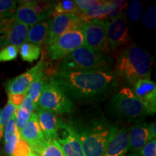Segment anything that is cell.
Returning a JSON list of instances; mask_svg holds the SVG:
<instances>
[{"label":"cell","mask_w":156,"mask_h":156,"mask_svg":"<svg viewBox=\"0 0 156 156\" xmlns=\"http://www.w3.org/2000/svg\"><path fill=\"white\" fill-rule=\"evenodd\" d=\"M20 138L28 142L33 151L46 141L38 122L36 113H33L28 123L20 132Z\"/></svg>","instance_id":"9a60e30c"},{"label":"cell","mask_w":156,"mask_h":156,"mask_svg":"<svg viewBox=\"0 0 156 156\" xmlns=\"http://www.w3.org/2000/svg\"><path fill=\"white\" fill-rule=\"evenodd\" d=\"M16 4L12 0H0V20L7 18L14 14Z\"/></svg>","instance_id":"f1b7e54d"},{"label":"cell","mask_w":156,"mask_h":156,"mask_svg":"<svg viewBox=\"0 0 156 156\" xmlns=\"http://www.w3.org/2000/svg\"><path fill=\"white\" fill-rule=\"evenodd\" d=\"M138 156H156V140H150L138 153Z\"/></svg>","instance_id":"d6a6232c"},{"label":"cell","mask_w":156,"mask_h":156,"mask_svg":"<svg viewBox=\"0 0 156 156\" xmlns=\"http://www.w3.org/2000/svg\"><path fill=\"white\" fill-rule=\"evenodd\" d=\"M15 20L20 23L33 26L37 23L48 20V17L39 13L36 9L32 5L31 2H21L20 5L17 7L14 14L12 15Z\"/></svg>","instance_id":"e0dca14e"},{"label":"cell","mask_w":156,"mask_h":156,"mask_svg":"<svg viewBox=\"0 0 156 156\" xmlns=\"http://www.w3.org/2000/svg\"><path fill=\"white\" fill-rule=\"evenodd\" d=\"M1 112H2V111H1V108H0V114H1Z\"/></svg>","instance_id":"f35d334b"},{"label":"cell","mask_w":156,"mask_h":156,"mask_svg":"<svg viewBox=\"0 0 156 156\" xmlns=\"http://www.w3.org/2000/svg\"><path fill=\"white\" fill-rule=\"evenodd\" d=\"M138 153H132V154H129V155H126V156H138Z\"/></svg>","instance_id":"74e56055"},{"label":"cell","mask_w":156,"mask_h":156,"mask_svg":"<svg viewBox=\"0 0 156 156\" xmlns=\"http://www.w3.org/2000/svg\"><path fill=\"white\" fill-rule=\"evenodd\" d=\"M56 140L65 156H85L77 134L70 124L62 120L56 132Z\"/></svg>","instance_id":"8fae6325"},{"label":"cell","mask_w":156,"mask_h":156,"mask_svg":"<svg viewBox=\"0 0 156 156\" xmlns=\"http://www.w3.org/2000/svg\"><path fill=\"white\" fill-rule=\"evenodd\" d=\"M142 4L138 0H134L128 4L126 16L132 22H136L141 16Z\"/></svg>","instance_id":"83f0119b"},{"label":"cell","mask_w":156,"mask_h":156,"mask_svg":"<svg viewBox=\"0 0 156 156\" xmlns=\"http://www.w3.org/2000/svg\"><path fill=\"white\" fill-rule=\"evenodd\" d=\"M151 60L140 46L131 45L124 48L117 56L114 73L119 80L133 85L140 80L150 79Z\"/></svg>","instance_id":"3957f363"},{"label":"cell","mask_w":156,"mask_h":156,"mask_svg":"<svg viewBox=\"0 0 156 156\" xmlns=\"http://www.w3.org/2000/svg\"><path fill=\"white\" fill-rule=\"evenodd\" d=\"M50 80L73 102L101 100L119 86V80L113 70L58 69Z\"/></svg>","instance_id":"6da1fadb"},{"label":"cell","mask_w":156,"mask_h":156,"mask_svg":"<svg viewBox=\"0 0 156 156\" xmlns=\"http://www.w3.org/2000/svg\"><path fill=\"white\" fill-rule=\"evenodd\" d=\"M44 68V59L42 56L38 63L20 75L9 80L6 84L7 94L27 95L31 83L41 70Z\"/></svg>","instance_id":"4fadbf2b"},{"label":"cell","mask_w":156,"mask_h":156,"mask_svg":"<svg viewBox=\"0 0 156 156\" xmlns=\"http://www.w3.org/2000/svg\"><path fill=\"white\" fill-rule=\"evenodd\" d=\"M108 108L111 114L117 118L130 122L148 116L145 108L129 87H123L115 93L109 101Z\"/></svg>","instance_id":"5b68a950"},{"label":"cell","mask_w":156,"mask_h":156,"mask_svg":"<svg viewBox=\"0 0 156 156\" xmlns=\"http://www.w3.org/2000/svg\"><path fill=\"white\" fill-rule=\"evenodd\" d=\"M17 129L16 126V121H15V116L13 115L9 119L7 124H6L5 131H4V137H5V142H6L13 135Z\"/></svg>","instance_id":"e575fe53"},{"label":"cell","mask_w":156,"mask_h":156,"mask_svg":"<svg viewBox=\"0 0 156 156\" xmlns=\"http://www.w3.org/2000/svg\"><path fill=\"white\" fill-rule=\"evenodd\" d=\"M17 107L8 101L7 105L3 108L0 114V139L4 135V131L7 122L13 115H15L17 110Z\"/></svg>","instance_id":"484cf974"},{"label":"cell","mask_w":156,"mask_h":156,"mask_svg":"<svg viewBox=\"0 0 156 156\" xmlns=\"http://www.w3.org/2000/svg\"><path fill=\"white\" fill-rule=\"evenodd\" d=\"M79 28L83 36L85 46L101 53H109L106 36V20H95L84 22Z\"/></svg>","instance_id":"52a82bcc"},{"label":"cell","mask_w":156,"mask_h":156,"mask_svg":"<svg viewBox=\"0 0 156 156\" xmlns=\"http://www.w3.org/2000/svg\"><path fill=\"white\" fill-rule=\"evenodd\" d=\"M19 48L20 56L23 61L33 62L38 60L41 55V46L30 43L25 42Z\"/></svg>","instance_id":"cb8c5ba5"},{"label":"cell","mask_w":156,"mask_h":156,"mask_svg":"<svg viewBox=\"0 0 156 156\" xmlns=\"http://www.w3.org/2000/svg\"><path fill=\"white\" fill-rule=\"evenodd\" d=\"M35 154H36V153H35Z\"/></svg>","instance_id":"60d3db41"},{"label":"cell","mask_w":156,"mask_h":156,"mask_svg":"<svg viewBox=\"0 0 156 156\" xmlns=\"http://www.w3.org/2000/svg\"><path fill=\"white\" fill-rule=\"evenodd\" d=\"M51 18L33 25L29 28L26 42L41 46L46 44L49 32Z\"/></svg>","instance_id":"ffe728a7"},{"label":"cell","mask_w":156,"mask_h":156,"mask_svg":"<svg viewBox=\"0 0 156 156\" xmlns=\"http://www.w3.org/2000/svg\"><path fill=\"white\" fill-rule=\"evenodd\" d=\"M27 95H23V94H16V95H8V101H9L12 104H13L17 108L20 106L22 104L23 101H24L25 96Z\"/></svg>","instance_id":"d590c367"},{"label":"cell","mask_w":156,"mask_h":156,"mask_svg":"<svg viewBox=\"0 0 156 156\" xmlns=\"http://www.w3.org/2000/svg\"><path fill=\"white\" fill-rule=\"evenodd\" d=\"M28 30V25L12 17L0 20V49L9 45L20 47L26 42Z\"/></svg>","instance_id":"9c48e42d"},{"label":"cell","mask_w":156,"mask_h":156,"mask_svg":"<svg viewBox=\"0 0 156 156\" xmlns=\"http://www.w3.org/2000/svg\"><path fill=\"white\" fill-rule=\"evenodd\" d=\"M70 126L77 134L85 156H103L118 129L101 114L90 116L84 120L75 119Z\"/></svg>","instance_id":"7a4b0ae2"},{"label":"cell","mask_w":156,"mask_h":156,"mask_svg":"<svg viewBox=\"0 0 156 156\" xmlns=\"http://www.w3.org/2000/svg\"><path fill=\"white\" fill-rule=\"evenodd\" d=\"M84 46V38L80 28L58 36L46 46L47 55L51 60H62L76 48Z\"/></svg>","instance_id":"ba28073f"},{"label":"cell","mask_w":156,"mask_h":156,"mask_svg":"<svg viewBox=\"0 0 156 156\" xmlns=\"http://www.w3.org/2000/svg\"><path fill=\"white\" fill-rule=\"evenodd\" d=\"M62 14H74L80 15V12L77 9L75 1L72 0H62L55 4L52 15Z\"/></svg>","instance_id":"d4e9b609"},{"label":"cell","mask_w":156,"mask_h":156,"mask_svg":"<svg viewBox=\"0 0 156 156\" xmlns=\"http://www.w3.org/2000/svg\"><path fill=\"white\" fill-rule=\"evenodd\" d=\"M19 48L15 46H5L0 50V62H9L15 59L18 56Z\"/></svg>","instance_id":"f546056e"},{"label":"cell","mask_w":156,"mask_h":156,"mask_svg":"<svg viewBox=\"0 0 156 156\" xmlns=\"http://www.w3.org/2000/svg\"><path fill=\"white\" fill-rule=\"evenodd\" d=\"M36 110L39 126L45 140H55L56 132L61 120L58 118L56 114L50 111L39 108Z\"/></svg>","instance_id":"2e32d148"},{"label":"cell","mask_w":156,"mask_h":156,"mask_svg":"<svg viewBox=\"0 0 156 156\" xmlns=\"http://www.w3.org/2000/svg\"><path fill=\"white\" fill-rule=\"evenodd\" d=\"M83 21L79 15L74 14H62L54 15L51 18V23L48 36L46 45L54 41L58 36L70 30L80 28Z\"/></svg>","instance_id":"7c38bea8"},{"label":"cell","mask_w":156,"mask_h":156,"mask_svg":"<svg viewBox=\"0 0 156 156\" xmlns=\"http://www.w3.org/2000/svg\"><path fill=\"white\" fill-rule=\"evenodd\" d=\"M106 36L109 52H114L130 41L126 14L123 12L106 20Z\"/></svg>","instance_id":"30bf717a"},{"label":"cell","mask_w":156,"mask_h":156,"mask_svg":"<svg viewBox=\"0 0 156 156\" xmlns=\"http://www.w3.org/2000/svg\"><path fill=\"white\" fill-rule=\"evenodd\" d=\"M75 2L77 9L80 12H86L95 10L101 5L106 2V1L101 0H76Z\"/></svg>","instance_id":"4316f807"},{"label":"cell","mask_w":156,"mask_h":156,"mask_svg":"<svg viewBox=\"0 0 156 156\" xmlns=\"http://www.w3.org/2000/svg\"><path fill=\"white\" fill-rule=\"evenodd\" d=\"M129 149L138 153L142 147L149 142L150 133L148 124L143 121H140L128 129Z\"/></svg>","instance_id":"d6986e66"},{"label":"cell","mask_w":156,"mask_h":156,"mask_svg":"<svg viewBox=\"0 0 156 156\" xmlns=\"http://www.w3.org/2000/svg\"><path fill=\"white\" fill-rule=\"evenodd\" d=\"M129 151L128 129H117L108 142L103 156H126Z\"/></svg>","instance_id":"ac0fdd59"},{"label":"cell","mask_w":156,"mask_h":156,"mask_svg":"<svg viewBox=\"0 0 156 156\" xmlns=\"http://www.w3.org/2000/svg\"><path fill=\"white\" fill-rule=\"evenodd\" d=\"M20 139V132L18 131V129H17L15 133L5 142V151L7 155H12L15 146H16Z\"/></svg>","instance_id":"836d02e7"},{"label":"cell","mask_w":156,"mask_h":156,"mask_svg":"<svg viewBox=\"0 0 156 156\" xmlns=\"http://www.w3.org/2000/svg\"><path fill=\"white\" fill-rule=\"evenodd\" d=\"M45 83L44 80V68L41 70L35 77V79L31 83L30 87L28 91L27 95L30 97V98L32 100L34 103L35 110H36L38 108V100L40 98L41 94L43 87H44Z\"/></svg>","instance_id":"7402d4cb"},{"label":"cell","mask_w":156,"mask_h":156,"mask_svg":"<svg viewBox=\"0 0 156 156\" xmlns=\"http://www.w3.org/2000/svg\"><path fill=\"white\" fill-rule=\"evenodd\" d=\"M134 94L142 103L148 115L155 114L156 112V85L151 79L137 81L133 85Z\"/></svg>","instance_id":"5bb4252c"},{"label":"cell","mask_w":156,"mask_h":156,"mask_svg":"<svg viewBox=\"0 0 156 156\" xmlns=\"http://www.w3.org/2000/svg\"><path fill=\"white\" fill-rule=\"evenodd\" d=\"M148 129L150 133V140H154L156 137V125L155 122L148 124Z\"/></svg>","instance_id":"8d00e7d4"},{"label":"cell","mask_w":156,"mask_h":156,"mask_svg":"<svg viewBox=\"0 0 156 156\" xmlns=\"http://www.w3.org/2000/svg\"><path fill=\"white\" fill-rule=\"evenodd\" d=\"M34 156H38V155H36V154H35V155H34Z\"/></svg>","instance_id":"ab89813d"},{"label":"cell","mask_w":156,"mask_h":156,"mask_svg":"<svg viewBox=\"0 0 156 156\" xmlns=\"http://www.w3.org/2000/svg\"><path fill=\"white\" fill-rule=\"evenodd\" d=\"M34 152L38 156H65L56 139L46 140Z\"/></svg>","instance_id":"603a6c76"},{"label":"cell","mask_w":156,"mask_h":156,"mask_svg":"<svg viewBox=\"0 0 156 156\" xmlns=\"http://www.w3.org/2000/svg\"><path fill=\"white\" fill-rule=\"evenodd\" d=\"M155 7L150 6L148 9L144 13L142 18V23L144 26L147 28H153L155 27Z\"/></svg>","instance_id":"1f68e13d"},{"label":"cell","mask_w":156,"mask_h":156,"mask_svg":"<svg viewBox=\"0 0 156 156\" xmlns=\"http://www.w3.org/2000/svg\"><path fill=\"white\" fill-rule=\"evenodd\" d=\"M34 110H35L34 103L27 95L22 104L17 108L15 114L16 126L19 132H20L28 123L31 114L34 113Z\"/></svg>","instance_id":"44dd1931"},{"label":"cell","mask_w":156,"mask_h":156,"mask_svg":"<svg viewBox=\"0 0 156 156\" xmlns=\"http://www.w3.org/2000/svg\"><path fill=\"white\" fill-rule=\"evenodd\" d=\"M113 60L106 54L90 48L85 45L76 48L62 60L61 70H112Z\"/></svg>","instance_id":"277c9868"},{"label":"cell","mask_w":156,"mask_h":156,"mask_svg":"<svg viewBox=\"0 0 156 156\" xmlns=\"http://www.w3.org/2000/svg\"><path fill=\"white\" fill-rule=\"evenodd\" d=\"M34 155L35 153L28 142L20 138L15 146L12 156H34Z\"/></svg>","instance_id":"4dcf8cb0"},{"label":"cell","mask_w":156,"mask_h":156,"mask_svg":"<svg viewBox=\"0 0 156 156\" xmlns=\"http://www.w3.org/2000/svg\"><path fill=\"white\" fill-rule=\"evenodd\" d=\"M38 108L50 111L55 114L62 115L73 112L75 104L63 90L50 80L48 83L45 82L38 100Z\"/></svg>","instance_id":"8992f818"}]
</instances>
